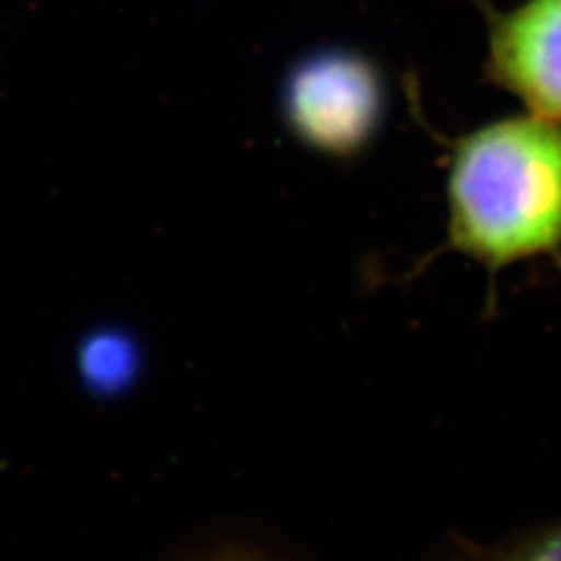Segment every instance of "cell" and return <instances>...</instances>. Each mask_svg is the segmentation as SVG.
<instances>
[{"mask_svg":"<svg viewBox=\"0 0 561 561\" xmlns=\"http://www.w3.org/2000/svg\"><path fill=\"white\" fill-rule=\"evenodd\" d=\"M447 159L442 250L486 271L493 312L505 268L539 259L561 266V123L533 113L491 121L451 141Z\"/></svg>","mask_w":561,"mask_h":561,"instance_id":"cell-1","label":"cell"},{"mask_svg":"<svg viewBox=\"0 0 561 561\" xmlns=\"http://www.w3.org/2000/svg\"><path fill=\"white\" fill-rule=\"evenodd\" d=\"M385 85L379 69L341 48L301 59L283 85V121L296 140L331 159H352L379 131Z\"/></svg>","mask_w":561,"mask_h":561,"instance_id":"cell-2","label":"cell"},{"mask_svg":"<svg viewBox=\"0 0 561 561\" xmlns=\"http://www.w3.org/2000/svg\"><path fill=\"white\" fill-rule=\"evenodd\" d=\"M484 73L537 117L561 123V0L489 15Z\"/></svg>","mask_w":561,"mask_h":561,"instance_id":"cell-3","label":"cell"},{"mask_svg":"<svg viewBox=\"0 0 561 561\" xmlns=\"http://www.w3.org/2000/svg\"><path fill=\"white\" fill-rule=\"evenodd\" d=\"M78 364L90 391L99 396H117L131 387L140 375V347L123 329L104 327L83 340Z\"/></svg>","mask_w":561,"mask_h":561,"instance_id":"cell-4","label":"cell"},{"mask_svg":"<svg viewBox=\"0 0 561 561\" xmlns=\"http://www.w3.org/2000/svg\"><path fill=\"white\" fill-rule=\"evenodd\" d=\"M433 561H561V518L528 526L497 541H474L454 533Z\"/></svg>","mask_w":561,"mask_h":561,"instance_id":"cell-5","label":"cell"},{"mask_svg":"<svg viewBox=\"0 0 561 561\" xmlns=\"http://www.w3.org/2000/svg\"><path fill=\"white\" fill-rule=\"evenodd\" d=\"M171 561H308L298 551L266 535L245 530L219 533L183 549Z\"/></svg>","mask_w":561,"mask_h":561,"instance_id":"cell-6","label":"cell"}]
</instances>
